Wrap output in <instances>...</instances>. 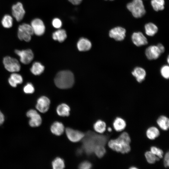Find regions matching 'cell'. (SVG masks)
<instances>
[{"instance_id":"cell-32","label":"cell","mask_w":169,"mask_h":169,"mask_svg":"<svg viewBox=\"0 0 169 169\" xmlns=\"http://www.w3.org/2000/svg\"><path fill=\"white\" fill-rule=\"evenodd\" d=\"M94 152L98 157L101 158L104 156L106 152V150L105 146L99 145L95 148Z\"/></svg>"},{"instance_id":"cell-3","label":"cell","mask_w":169,"mask_h":169,"mask_svg":"<svg viewBox=\"0 0 169 169\" xmlns=\"http://www.w3.org/2000/svg\"><path fill=\"white\" fill-rule=\"evenodd\" d=\"M56 85L61 89H66L72 87L74 83L73 73L69 70H63L59 72L54 79Z\"/></svg>"},{"instance_id":"cell-19","label":"cell","mask_w":169,"mask_h":169,"mask_svg":"<svg viewBox=\"0 0 169 169\" xmlns=\"http://www.w3.org/2000/svg\"><path fill=\"white\" fill-rule=\"evenodd\" d=\"M64 126L63 123L57 121L54 122L50 127V130L52 133L58 136L62 134L64 131Z\"/></svg>"},{"instance_id":"cell-36","label":"cell","mask_w":169,"mask_h":169,"mask_svg":"<svg viewBox=\"0 0 169 169\" xmlns=\"http://www.w3.org/2000/svg\"><path fill=\"white\" fill-rule=\"evenodd\" d=\"M61 20L58 18H54L52 21V25L54 27L57 29H59L62 26Z\"/></svg>"},{"instance_id":"cell-17","label":"cell","mask_w":169,"mask_h":169,"mask_svg":"<svg viewBox=\"0 0 169 169\" xmlns=\"http://www.w3.org/2000/svg\"><path fill=\"white\" fill-rule=\"evenodd\" d=\"M114 129L117 132H120L124 130L126 126V122L122 118L117 117L113 122Z\"/></svg>"},{"instance_id":"cell-33","label":"cell","mask_w":169,"mask_h":169,"mask_svg":"<svg viewBox=\"0 0 169 169\" xmlns=\"http://www.w3.org/2000/svg\"><path fill=\"white\" fill-rule=\"evenodd\" d=\"M150 151L160 159L163 158L164 152L163 151L156 146H153L150 147Z\"/></svg>"},{"instance_id":"cell-15","label":"cell","mask_w":169,"mask_h":169,"mask_svg":"<svg viewBox=\"0 0 169 169\" xmlns=\"http://www.w3.org/2000/svg\"><path fill=\"white\" fill-rule=\"evenodd\" d=\"M131 39L133 44L137 46L145 45L148 43L147 39L141 32L133 33Z\"/></svg>"},{"instance_id":"cell-43","label":"cell","mask_w":169,"mask_h":169,"mask_svg":"<svg viewBox=\"0 0 169 169\" xmlns=\"http://www.w3.org/2000/svg\"><path fill=\"white\" fill-rule=\"evenodd\" d=\"M107 130L109 132H111L112 131V129L110 127H108L107 128Z\"/></svg>"},{"instance_id":"cell-12","label":"cell","mask_w":169,"mask_h":169,"mask_svg":"<svg viewBox=\"0 0 169 169\" xmlns=\"http://www.w3.org/2000/svg\"><path fill=\"white\" fill-rule=\"evenodd\" d=\"M126 30L121 27H115L110 31V37L117 41L123 40L125 36Z\"/></svg>"},{"instance_id":"cell-30","label":"cell","mask_w":169,"mask_h":169,"mask_svg":"<svg viewBox=\"0 0 169 169\" xmlns=\"http://www.w3.org/2000/svg\"><path fill=\"white\" fill-rule=\"evenodd\" d=\"M151 4L153 9L156 11L162 10L164 8V0H151Z\"/></svg>"},{"instance_id":"cell-14","label":"cell","mask_w":169,"mask_h":169,"mask_svg":"<svg viewBox=\"0 0 169 169\" xmlns=\"http://www.w3.org/2000/svg\"><path fill=\"white\" fill-rule=\"evenodd\" d=\"M145 54L148 59L152 60L158 59L161 53L157 46L151 45L146 49Z\"/></svg>"},{"instance_id":"cell-1","label":"cell","mask_w":169,"mask_h":169,"mask_svg":"<svg viewBox=\"0 0 169 169\" xmlns=\"http://www.w3.org/2000/svg\"><path fill=\"white\" fill-rule=\"evenodd\" d=\"M131 138L126 131H124L116 138L111 139L108 142L110 148L113 151L121 154L128 153L131 150Z\"/></svg>"},{"instance_id":"cell-29","label":"cell","mask_w":169,"mask_h":169,"mask_svg":"<svg viewBox=\"0 0 169 169\" xmlns=\"http://www.w3.org/2000/svg\"><path fill=\"white\" fill-rule=\"evenodd\" d=\"M52 166L54 169H63L65 166L64 161L61 158L57 157L52 161Z\"/></svg>"},{"instance_id":"cell-8","label":"cell","mask_w":169,"mask_h":169,"mask_svg":"<svg viewBox=\"0 0 169 169\" xmlns=\"http://www.w3.org/2000/svg\"><path fill=\"white\" fill-rule=\"evenodd\" d=\"M27 116L30 118L29 121V125L32 127L39 126L42 123V118L40 115L35 110L31 109L26 114Z\"/></svg>"},{"instance_id":"cell-45","label":"cell","mask_w":169,"mask_h":169,"mask_svg":"<svg viewBox=\"0 0 169 169\" xmlns=\"http://www.w3.org/2000/svg\"></svg>"},{"instance_id":"cell-5","label":"cell","mask_w":169,"mask_h":169,"mask_svg":"<svg viewBox=\"0 0 169 169\" xmlns=\"http://www.w3.org/2000/svg\"><path fill=\"white\" fill-rule=\"evenodd\" d=\"M33 34V30L31 25L24 23L18 26V37L20 40L28 42L31 40V36Z\"/></svg>"},{"instance_id":"cell-22","label":"cell","mask_w":169,"mask_h":169,"mask_svg":"<svg viewBox=\"0 0 169 169\" xmlns=\"http://www.w3.org/2000/svg\"><path fill=\"white\" fill-rule=\"evenodd\" d=\"M52 37L54 40L59 42H62L67 38L66 31L64 29H58L53 33Z\"/></svg>"},{"instance_id":"cell-10","label":"cell","mask_w":169,"mask_h":169,"mask_svg":"<svg viewBox=\"0 0 169 169\" xmlns=\"http://www.w3.org/2000/svg\"><path fill=\"white\" fill-rule=\"evenodd\" d=\"M65 132L68 139L70 141L74 142L79 141L83 139L85 135L80 131L69 127L66 128Z\"/></svg>"},{"instance_id":"cell-31","label":"cell","mask_w":169,"mask_h":169,"mask_svg":"<svg viewBox=\"0 0 169 169\" xmlns=\"http://www.w3.org/2000/svg\"><path fill=\"white\" fill-rule=\"evenodd\" d=\"M2 26L5 28L11 27L13 24V19L10 15L6 14L4 15L1 21Z\"/></svg>"},{"instance_id":"cell-37","label":"cell","mask_w":169,"mask_h":169,"mask_svg":"<svg viewBox=\"0 0 169 169\" xmlns=\"http://www.w3.org/2000/svg\"><path fill=\"white\" fill-rule=\"evenodd\" d=\"M92 166L91 163L88 161H84L82 162L79 165V168L81 169H89Z\"/></svg>"},{"instance_id":"cell-7","label":"cell","mask_w":169,"mask_h":169,"mask_svg":"<svg viewBox=\"0 0 169 169\" xmlns=\"http://www.w3.org/2000/svg\"><path fill=\"white\" fill-rule=\"evenodd\" d=\"M15 53L19 57L20 61L24 64H29L34 58L33 53L30 49L22 50L16 49Z\"/></svg>"},{"instance_id":"cell-25","label":"cell","mask_w":169,"mask_h":169,"mask_svg":"<svg viewBox=\"0 0 169 169\" xmlns=\"http://www.w3.org/2000/svg\"><path fill=\"white\" fill-rule=\"evenodd\" d=\"M44 67L38 62L34 63L30 69V71L34 75H37L41 74L44 71Z\"/></svg>"},{"instance_id":"cell-41","label":"cell","mask_w":169,"mask_h":169,"mask_svg":"<svg viewBox=\"0 0 169 169\" xmlns=\"http://www.w3.org/2000/svg\"><path fill=\"white\" fill-rule=\"evenodd\" d=\"M4 120V115L0 110V125L3 123Z\"/></svg>"},{"instance_id":"cell-2","label":"cell","mask_w":169,"mask_h":169,"mask_svg":"<svg viewBox=\"0 0 169 169\" xmlns=\"http://www.w3.org/2000/svg\"><path fill=\"white\" fill-rule=\"evenodd\" d=\"M106 136L88 131L83 138V149L86 153L90 155L94 152L95 147L99 145L105 146L107 140Z\"/></svg>"},{"instance_id":"cell-16","label":"cell","mask_w":169,"mask_h":169,"mask_svg":"<svg viewBox=\"0 0 169 169\" xmlns=\"http://www.w3.org/2000/svg\"><path fill=\"white\" fill-rule=\"evenodd\" d=\"M77 46L79 51H86L89 50L91 48L92 44L91 42L87 38H81L78 41Z\"/></svg>"},{"instance_id":"cell-39","label":"cell","mask_w":169,"mask_h":169,"mask_svg":"<svg viewBox=\"0 0 169 169\" xmlns=\"http://www.w3.org/2000/svg\"><path fill=\"white\" fill-rule=\"evenodd\" d=\"M72 4L74 5H78L80 4L82 0H68Z\"/></svg>"},{"instance_id":"cell-13","label":"cell","mask_w":169,"mask_h":169,"mask_svg":"<svg viewBox=\"0 0 169 169\" xmlns=\"http://www.w3.org/2000/svg\"><path fill=\"white\" fill-rule=\"evenodd\" d=\"M50 103V100L47 97L42 96L38 99L36 107L39 111L44 113L48 110Z\"/></svg>"},{"instance_id":"cell-6","label":"cell","mask_w":169,"mask_h":169,"mask_svg":"<svg viewBox=\"0 0 169 169\" xmlns=\"http://www.w3.org/2000/svg\"><path fill=\"white\" fill-rule=\"evenodd\" d=\"M3 63L5 69L11 72H16L20 71L21 66L18 60L9 56L4 57Z\"/></svg>"},{"instance_id":"cell-27","label":"cell","mask_w":169,"mask_h":169,"mask_svg":"<svg viewBox=\"0 0 169 169\" xmlns=\"http://www.w3.org/2000/svg\"><path fill=\"white\" fill-rule=\"evenodd\" d=\"M145 28L146 34L150 36H154L157 32L158 29L156 26L151 23L146 24Z\"/></svg>"},{"instance_id":"cell-38","label":"cell","mask_w":169,"mask_h":169,"mask_svg":"<svg viewBox=\"0 0 169 169\" xmlns=\"http://www.w3.org/2000/svg\"><path fill=\"white\" fill-rule=\"evenodd\" d=\"M163 165L165 168L168 167L169 166V153L168 151L164 155Z\"/></svg>"},{"instance_id":"cell-26","label":"cell","mask_w":169,"mask_h":169,"mask_svg":"<svg viewBox=\"0 0 169 169\" xmlns=\"http://www.w3.org/2000/svg\"><path fill=\"white\" fill-rule=\"evenodd\" d=\"M93 127L94 130L97 132L101 134L103 133L106 130V124L105 122L101 120H98L94 124Z\"/></svg>"},{"instance_id":"cell-42","label":"cell","mask_w":169,"mask_h":169,"mask_svg":"<svg viewBox=\"0 0 169 169\" xmlns=\"http://www.w3.org/2000/svg\"><path fill=\"white\" fill-rule=\"evenodd\" d=\"M129 168V169H138L139 168L136 166H131Z\"/></svg>"},{"instance_id":"cell-4","label":"cell","mask_w":169,"mask_h":169,"mask_svg":"<svg viewBox=\"0 0 169 169\" xmlns=\"http://www.w3.org/2000/svg\"><path fill=\"white\" fill-rule=\"evenodd\" d=\"M127 8L136 18H141L146 13V10L142 0H133L128 3Z\"/></svg>"},{"instance_id":"cell-20","label":"cell","mask_w":169,"mask_h":169,"mask_svg":"<svg viewBox=\"0 0 169 169\" xmlns=\"http://www.w3.org/2000/svg\"><path fill=\"white\" fill-rule=\"evenodd\" d=\"M156 123L161 130L166 131L169 128V119L166 116L161 115L156 120Z\"/></svg>"},{"instance_id":"cell-44","label":"cell","mask_w":169,"mask_h":169,"mask_svg":"<svg viewBox=\"0 0 169 169\" xmlns=\"http://www.w3.org/2000/svg\"><path fill=\"white\" fill-rule=\"evenodd\" d=\"M167 62L168 64H169V56H168V58H167Z\"/></svg>"},{"instance_id":"cell-11","label":"cell","mask_w":169,"mask_h":169,"mask_svg":"<svg viewBox=\"0 0 169 169\" xmlns=\"http://www.w3.org/2000/svg\"><path fill=\"white\" fill-rule=\"evenodd\" d=\"M12 13L13 16L18 22L21 21L23 18L25 13L22 4L18 2L12 7Z\"/></svg>"},{"instance_id":"cell-18","label":"cell","mask_w":169,"mask_h":169,"mask_svg":"<svg viewBox=\"0 0 169 169\" xmlns=\"http://www.w3.org/2000/svg\"><path fill=\"white\" fill-rule=\"evenodd\" d=\"M132 75L136 78L137 81L141 83L145 79L146 75L145 70L141 67H136L131 72Z\"/></svg>"},{"instance_id":"cell-40","label":"cell","mask_w":169,"mask_h":169,"mask_svg":"<svg viewBox=\"0 0 169 169\" xmlns=\"http://www.w3.org/2000/svg\"><path fill=\"white\" fill-rule=\"evenodd\" d=\"M161 54L165 51V49L163 45L161 44H158L157 45Z\"/></svg>"},{"instance_id":"cell-21","label":"cell","mask_w":169,"mask_h":169,"mask_svg":"<svg viewBox=\"0 0 169 169\" xmlns=\"http://www.w3.org/2000/svg\"><path fill=\"white\" fill-rule=\"evenodd\" d=\"M8 82L11 86L16 87L18 84H21L23 82V78L21 75L14 72L11 74Z\"/></svg>"},{"instance_id":"cell-28","label":"cell","mask_w":169,"mask_h":169,"mask_svg":"<svg viewBox=\"0 0 169 169\" xmlns=\"http://www.w3.org/2000/svg\"><path fill=\"white\" fill-rule=\"evenodd\" d=\"M144 155L147 162L149 164H154L156 161H160L161 159L150 151H146Z\"/></svg>"},{"instance_id":"cell-23","label":"cell","mask_w":169,"mask_h":169,"mask_svg":"<svg viewBox=\"0 0 169 169\" xmlns=\"http://www.w3.org/2000/svg\"><path fill=\"white\" fill-rule=\"evenodd\" d=\"M160 131L158 128L155 126H151L148 128L146 131V137L152 140L158 137L160 135Z\"/></svg>"},{"instance_id":"cell-35","label":"cell","mask_w":169,"mask_h":169,"mask_svg":"<svg viewBox=\"0 0 169 169\" xmlns=\"http://www.w3.org/2000/svg\"><path fill=\"white\" fill-rule=\"evenodd\" d=\"M23 90L26 94H31L34 92V88L32 83H28L24 87Z\"/></svg>"},{"instance_id":"cell-34","label":"cell","mask_w":169,"mask_h":169,"mask_svg":"<svg viewBox=\"0 0 169 169\" xmlns=\"http://www.w3.org/2000/svg\"><path fill=\"white\" fill-rule=\"evenodd\" d=\"M162 76L165 79H168L169 77V67L168 65L163 66L160 70Z\"/></svg>"},{"instance_id":"cell-9","label":"cell","mask_w":169,"mask_h":169,"mask_svg":"<svg viewBox=\"0 0 169 169\" xmlns=\"http://www.w3.org/2000/svg\"><path fill=\"white\" fill-rule=\"evenodd\" d=\"M31 26L33 30V33L38 36L43 35L45 30V27L43 21L39 18L33 19L31 22Z\"/></svg>"},{"instance_id":"cell-24","label":"cell","mask_w":169,"mask_h":169,"mask_svg":"<svg viewBox=\"0 0 169 169\" xmlns=\"http://www.w3.org/2000/svg\"><path fill=\"white\" fill-rule=\"evenodd\" d=\"M70 108L67 104L62 103L59 105L56 108L57 114L60 116H68L70 114Z\"/></svg>"}]
</instances>
